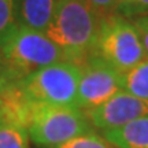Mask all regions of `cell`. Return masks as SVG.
<instances>
[{
	"mask_svg": "<svg viewBox=\"0 0 148 148\" xmlns=\"http://www.w3.org/2000/svg\"><path fill=\"white\" fill-rule=\"evenodd\" d=\"M103 16L86 0H58L45 36L82 64L93 52Z\"/></svg>",
	"mask_w": 148,
	"mask_h": 148,
	"instance_id": "1",
	"label": "cell"
},
{
	"mask_svg": "<svg viewBox=\"0 0 148 148\" xmlns=\"http://www.w3.org/2000/svg\"><path fill=\"white\" fill-rule=\"evenodd\" d=\"M4 70L3 77L22 79L45 66L73 62L69 53L44 33L18 23L0 44Z\"/></svg>",
	"mask_w": 148,
	"mask_h": 148,
	"instance_id": "2",
	"label": "cell"
},
{
	"mask_svg": "<svg viewBox=\"0 0 148 148\" xmlns=\"http://www.w3.org/2000/svg\"><path fill=\"white\" fill-rule=\"evenodd\" d=\"M93 132L84 110L36 103L27 123L29 137L41 148H53L74 137Z\"/></svg>",
	"mask_w": 148,
	"mask_h": 148,
	"instance_id": "3",
	"label": "cell"
},
{
	"mask_svg": "<svg viewBox=\"0 0 148 148\" xmlns=\"http://www.w3.org/2000/svg\"><path fill=\"white\" fill-rule=\"evenodd\" d=\"M92 55L106 60L119 73H126L145 58L134 23L115 12L103 16Z\"/></svg>",
	"mask_w": 148,
	"mask_h": 148,
	"instance_id": "4",
	"label": "cell"
},
{
	"mask_svg": "<svg viewBox=\"0 0 148 148\" xmlns=\"http://www.w3.org/2000/svg\"><path fill=\"white\" fill-rule=\"evenodd\" d=\"M81 64L58 62L33 71L21 79L22 88L36 103L51 106L77 107Z\"/></svg>",
	"mask_w": 148,
	"mask_h": 148,
	"instance_id": "5",
	"label": "cell"
},
{
	"mask_svg": "<svg viewBox=\"0 0 148 148\" xmlns=\"http://www.w3.org/2000/svg\"><path fill=\"white\" fill-rule=\"evenodd\" d=\"M122 89V73L96 55L81 64L77 106L86 110L108 100Z\"/></svg>",
	"mask_w": 148,
	"mask_h": 148,
	"instance_id": "6",
	"label": "cell"
},
{
	"mask_svg": "<svg viewBox=\"0 0 148 148\" xmlns=\"http://www.w3.org/2000/svg\"><path fill=\"white\" fill-rule=\"evenodd\" d=\"M90 125L107 132L148 115V100L121 89L99 106L84 110Z\"/></svg>",
	"mask_w": 148,
	"mask_h": 148,
	"instance_id": "7",
	"label": "cell"
},
{
	"mask_svg": "<svg viewBox=\"0 0 148 148\" xmlns=\"http://www.w3.org/2000/svg\"><path fill=\"white\" fill-rule=\"evenodd\" d=\"M58 0H15L16 22L45 34Z\"/></svg>",
	"mask_w": 148,
	"mask_h": 148,
	"instance_id": "8",
	"label": "cell"
},
{
	"mask_svg": "<svg viewBox=\"0 0 148 148\" xmlns=\"http://www.w3.org/2000/svg\"><path fill=\"white\" fill-rule=\"evenodd\" d=\"M104 137L118 148H148V115L107 130Z\"/></svg>",
	"mask_w": 148,
	"mask_h": 148,
	"instance_id": "9",
	"label": "cell"
},
{
	"mask_svg": "<svg viewBox=\"0 0 148 148\" xmlns=\"http://www.w3.org/2000/svg\"><path fill=\"white\" fill-rule=\"evenodd\" d=\"M122 89L148 100V59H143L126 73H122Z\"/></svg>",
	"mask_w": 148,
	"mask_h": 148,
	"instance_id": "10",
	"label": "cell"
},
{
	"mask_svg": "<svg viewBox=\"0 0 148 148\" xmlns=\"http://www.w3.org/2000/svg\"><path fill=\"white\" fill-rule=\"evenodd\" d=\"M0 148H29L27 129L0 116Z\"/></svg>",
	"mask_w": 148,
	"mask_h": 148,
	"instance_id": "11",
	"label": "cell"
},
{
	"mask_svg": "<svg viewBox=\"0 0 148 148\" xmlns=\"http://www.w3.org/2000/svg\"><path fill=\"white\" fill-rule=\"evenodd\" d=\"M53 148H118L110 143L104 136H100L95 132L86 133L78 137H74L63 144H59Z\"/></svg>",
	"mask_w": 148,
	"mask_h": 148,
	"instance_id": "12",
	"label": "cell"
},
{
	"mask_svg": "<svg viewBox=\"0 0 148 148\" xmlns=\"http://www.w3.org/2000/svg\"><path fill=\"white\" fill-rule=\"evenodd\" d=\"M16 25L15 0H0V44Z\"/></svg>",
	"mask_w": 148,
	"mask_h": 148,
	"instance_id": "13",
	"label": "cell"
},
{
	"mask_svg": "<svg viewBox=\"0 0 148 148\" xmlns=\"http://www.w3.org/2000/svg\"><path fill=\"white\" fill-rule=\"evenodd\" d=\"M133 23H134V26H136V29L138 32V36H140V40H141V44H143L145 56H148V14L134 18Z\"/></svg>",
	"mask_w": 148,
	"mask_h": 148,
	"instance_id": "14",
	"label": "cell"
},
{
	"mask_svg": "<svg viewBox=\"0 0 148 148\" xmlns=\"http://www.w3.org/2000/svg\"><path fill=\"white\" fill-rule=\"evenodd\" d=\"M95 10H97L100 14L107 15L114 12V10H116V0H86Z\"/></svg>",
	"mask_w": 148,
	"mask_h": 148,
	"instance_id": "15",
	"label": "cell"
},
{
	"mask_svg": "<svg viewBox=\"0 0 148 148\" xmlns=\"http://www.w3.org/2000/svg\"><path fill=\"white\" fill-rule=\"evenodd\" d=\"M134 1H136V0H116V7H118V8H123V11L133 12Z\"/></svg>",
	"mask_w": 148,
	"mask_h": 148,
	"instance_id": "16",
	"label": "cell"
},
{
	"mask_svg": "<svg viewBox=\"0 0 148 148\" xmlns=\"http://www.w3.org/2000/svg\"><path fill=\"white\" fill-rule=\"evenodd\" d=\"M148 12V0H136L133 12Z\"/></svg>",
	"mask_w": 148,
	"mask_h": 148,
	"instance_id": "17",
	"label": "cell"
}]
</instances>
